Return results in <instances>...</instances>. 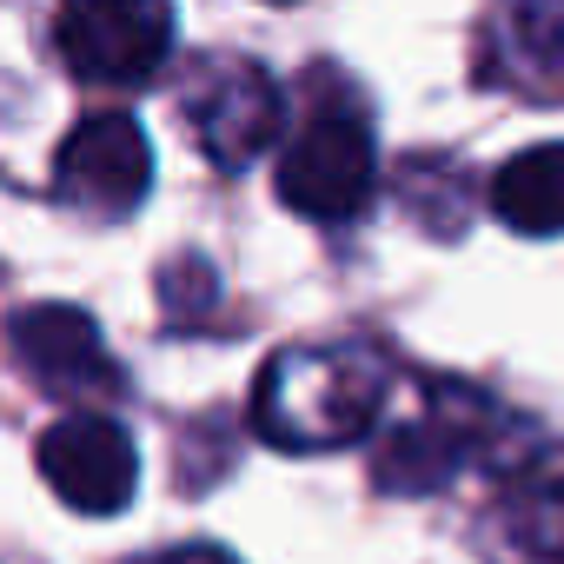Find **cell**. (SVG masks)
Instances as JSON below:
<instances>
[{"label": "cell", "mask_w": 564, "mask_h": 564, "mask_svg": "<svg viewBox=\"0 0 564 564\" xmlns=\"http://www.w3.org/2000/svg\"><path fill=\"white\" fill-rule=\"evenodd\" d=\"M8 352L21 372H34L61 399H100L120 392V372L100 346V326L80 306H28L8 319Z\"/></svg>", "instance_id": "cell-6"}, {"label": "cell", "mask_w": 564, "mask_h": 564, "mask_svg": "<svg viewBox=\"0 0 564 564\" xmlns=\"http://www.w3.org/2000/svg\"><path fill=\"white\" fill-rule=\"evenodd\" d=\"M41 478L80 518H113L140 485V452L107 412H67L41 432Z\"/></svg>", "instance_id": "cell-5"}, {"label": "cell", "mask_w": 564, "mask_h": 564, "mask_svg": "<svg viewBox=\"0 0 564 564\" xmlns=\"http://www.w3.org/2000/svg\"><path fill=\"white\" fill-rule=\"evenodd\" d=\"M153 186V147L133 113H87L54 153V193L94 219H127Z\"/></svg>", "instance_id": "cell-4"}, {"label": "cell", "mask_w": 564, "mask_h": 564, "mask_svg": "<svg viewBox=\"0 0 564 564\" xmlns=\"http://www.w3.org/2000/svg\"><path fill=\"white\" fill-rule=\"evenodd\" d=\"M478 74L491 87H551L564 80V0H498L485 21Z\"/></svg>", "instance_id": "cell-8"}, {"label": "cell", "mask_w": 564, "mask_h": 564, "mask_svg": "<svg viewBox=\"0 0 564 564\" xmlns=\"http://www.w3.org/2000/svg\"><path fill=\"white\" fill-rule=\"evenodd\" d=\"M485 199H491V213H498L511 232L557 239V232H564V140H544V147L511 153V160L491 173Z\"/></svg>", "instance_id": "cell-9"}, {"label": "cell", "mask_w": 564, "mask_h": 564, "mask_svg": "<svg viewBox=\"0 0 564 564\" xmlns=\"http://www.w3.org/2000/svg\"><path fill=\"white\" fill-rule=\"evenodd\" d=\"M458 458H465V438L452 432V425H399L392 438H386V452H379V485H392V491H438L452 471H458Z\"/></svg>", "instance_id": "cell-10"}, {"label": "cell", "mask_w": 564, "mask_h": 564, "mask_svg": "<svg viewBox=\"0 0 564 564\" xmlns=\"http://www.w3.org/2000/svg\"><path fill=\"white\" fill-rule=\"evenodd\" d=\"M193 133L213 166H252L279 133V87L265 80V67H226L193 100Z\"/></svg>", "instance_id": "cell-7"}, {"label": "cell", "mask_w": 564, "mask_h": 564, "mask_svg": "<svg viewBox=\"0 0 564 564\" xmlns=\"http://www.w3.org/2000/svg\"><path fill=\"white\" fill-rule=\"evenodd\" d=\"M160 306H166V319H206L213 306H219V279H213V265L206 259H166L160 265Z\"/></svg>", "instance_id": "cell-11"}, {"label": "cell", "mask_w": 564, "mask_h": 564, "mask_svg": "<svg viewBox=\"0 0 564 564\" xmlns=\"http://www.w3.org/2000/svg\"><path fill=\"white\" fill-rule=\"evenodd\" d=\"M140 564H239V557H232V551H219V544H173V551L140 557Z\"/></svg>", "instance_id": "cell-12"}, {"label": "cell", "mask_w": 564, "mask_h": 564, "mask_svg": "<svg viewBox=\"0 0 564 564\" xmlns=\"http://www.w3.org/2000/svg\"><path fill=\"white\" fill-rule=\"evenodd\" d=\"M61 61L94 87L153 80L173 54V0H61Z\"/></svg>", "instance_id": "cell-3"}, {"label": "cell", "mask_w": 564, "mask_h": 564, "mask_svg": "<svg viewBox=\"0 0 564 564\" xmlns=\"http://www.w3.org/2000/svg\"><path fill=\"white\" fill-rule=\"evenodd\" d=\"M386 372L359 346H293L265 359L252 392V425L286 452H339L372 432Z\"/></svg>", "instance_id": "cell-1"}, {"label": "cell", "mask_w": 564, "mask_h": 564, "mask_svg": "<svg viewBox=\"0 0 564 564\" xmlns=\"http://www.w3.org/2000/svg\"><path fill=\"white\" fill-rule=\"evenodd\" d=\"M379 186V153L366 113L319 107L279 153V199L300 219H352Z\"/></svg>", "instance_id": "cell-2"}]
</instances>
